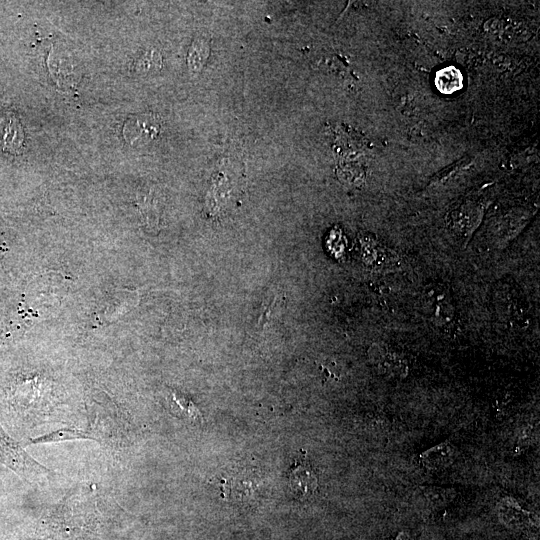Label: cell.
Returning <instances> with one entry per match:
<instances>
[{"instance_id":"obj_2","label":"cell","mask_w":540,"mask_h":540,"mask_svg":"<svg viewBox=\"0 0 540 540\" xmlns=\"http://www.w3.org/2000/svg\"><path fill=\"white\" fill-rule=\"evenodd\" d=\"M88 416L87 429H80L82 439L95 440L111 447L124 443L125 426L117 413L91 407Z\"/></svg>"},{"instance_id":"obj_3","label":"cell","mask_w":540,"mask_h":540,"mask_svg":"<svg viewBox=\"0 0 540 540\" xmlns=\"http://www.w3.org/2000/svg\"><path fill=\"white\" fill-rule=\"evenodd\" d=\"M160 130L158 118L151 113L131 115L123 126V137L132 147L146 145L155 139Z\"/></svg>"},{"instance_id":"obj_6","label":"cell","mask_w":540,"mask_h":540,"mask_svg":"<svg viewBox=\"0 0 540 540\" xmlns=\"http://www.w3.org/2000/svg\"><path fill=\"white\" fill-rule=\"evenodd\" d=\"M456 457L454 446L445 441L420 455L422 465L430 470H440L450 466Z\"/></svg>"},{"instance_id":"obj_7","label":"cell","mask_w":540,"mask_h":540,"mask_svg":"<svg viewBox=\"0 0 540 540\" xmlns=\"http://www.w3.org/2000/svg\"><path fill=\"white\" fill-rule=\"evenodd\" d=\"M23 142V131L18 119L12 114L0 118V143L10 152L18 150Z\"/></svg>"},{"instance_id":"obj_4","label":"cell","mask_w":540,"mask_h":540,"mask_svg":"<svg viewBox=\"0 0 540 540\" xmlns=\"http://www.w3.org/2000/svg\"><path fill=\"white\" fill-rule=\"evenodd\" d=\"M289 485L295 496L304 498L316 491L317 478L304 459H296L289 470Z\"/></svg>"},{"instance_id":"obj_1","label":"cell","mask_w":540,"mask_h":540,"mask_svg":"<svg viewBox=\"0 0 540 540\" xmlns=\"http://www.w3.org/2000/svg\"><path fill=\"white\" fill-rule=\"evenodd\" d=\"M0 463L23 479L36 483L53 473L33 459L0 425Z\"/></svg>"},{"instance_id":"obj_5","label":"cell","mask_w":540,"mask_h":540,"mask_svg":"<svg viewBox=\"0 0 540 540\" xmlns=\"http://www.w3.org/2000/svg\"><path fill=\"white\" fill-rule=\"evenodd\" d=\"M371 358L379 371L385 376L403 378L408 373L405 361L398 354L384 347L376 346Z\"/></svg>"},{"instance_id":"obj_9","label":"cell","mask_w":540,"mask_h":540,"mask_svg":"<svg viewBox=\"0 0 540 540\" xmlns=\"http://www.w3.org/2000/svg\"><path fill=\"white\" fill-rule=\"evenodd\" d=\"M434 82L441 93L452 94L463 87L464 79L458 68L448 66L436 72Z\"/></svg>"},{"instance_id":"obj_11","label":"cell","mask_w":540,"mask_h":540,"mask_svg":"<svg viewBox=\"0 0 540 540\" xmlns=\"http://www.w3.org/2000/svg\"><path fill=\"white\" fill-rule=\"evenodd\" d=\"M396 540H410V538L406 533L401 532L398 534Z\"/></svg>"},{"instance_id":"obj_10","label":"cell","mask_w":540,"mask_h":540,"mask_svg":"<svg viewBox=\"0 0 540 540\" xmlns=\"http://www.w3.org/2000/svg\"><path fill=\"white\" fill-rule=\"evenodd\" d=\"M208 45L206 42L197 39L193 42L188 56V65L191 71L198 72L208 56Z\"/></svg>"},{"instance_id":"obj_8","label":"cell","mask_w":540,"mask_h":540,"mask_svg":"<svg viewBox=\"0 0 540 540\" xmlns=\"http://www.w3.org/2000/svg\"><path fill=\"white\" fill-rule=\"evenodd\" d=\"M500 520L513 529H523L530 521L529 513L511 498H504L498 505Z\"/></svg>"}]
</instances>
